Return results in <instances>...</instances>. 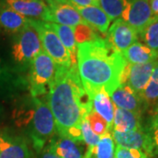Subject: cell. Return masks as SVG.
<instances>
[{
    "label": "cell",
    "mask_w": 158,
    "mask_h": 158,
    "mask_svg": "<svg viewBox=\"0 0 158 158\" xmlns=\"http://www.w3.org/2000/svg\"><path fill=\"white\" fill-rule=\"evenodd\" d=\"M47 98L57 134L77 142L84 141L80 125L92 111V102L81 82L77 64L69 68L56 65L55 77Z\"/></svg>",
    "instance_id": "1"
},
{
    "label": "cell",
    "mask_w": 158,
    "mask_h": 158,
    "mask_svg": "<svg viewBox=\"0 0 158 158\" xmlns=\"http://www.w3.org/2000/svg\"><path fill=\"white\" fill-rule=\"evenodd\" d=\"M144 129L151 142V157L158 158V104L150 110V114L144 126Z\"/></svg>",
    "instance_id": "25"
},
{
    "label": "cell",
    "mask_w": 158,
    "mask_h": 158,
    "mask_svg": "<svg viewBox=\"0 0 158 158\" xmlns=\"http://www.w3.org/2000/svg\"><path fill=\"white\" fill-rule=\"evenodd\" d=\"M144 128L141 114L114 107V116L112 130L117 132H129Z\"/></svg>",
    "instance_id": "18"
},
{
    "label": "cell",
    "mask_w": 158,
    "mask_h": 158,
    "mask_svg": "<svg viewBox=\"0 0 158 158\" xmlns=\"http://www.w3.org/2000/svg\"><path fill=\"white\" fill-rule=\"evenodd\" d=\"M80 129H81L83 141L86 143L88 148L94 147L95 145L98 144L100 136L97 135L96 134L92 131L90 123L87 119V116L82 119L81 125H80Z\"/></svg>",
    "instance_id": "30"
},
{
    "label": "cell",
    "mask_w": 158,
    "mask_h": 158,
    "mask_svg": "<svg viewBox=\"0 0 158 158\" xmlns=\"http://www.w3.org/2000/svg\"><path fill=\"white\" fill-rule=\"evenodd\" d=\"M55 74V62L47 53L41 51L31 62L27 75L31 96L38 98L48 94Z\"/></svg>",
    "instance_id": "5"
},
{
    "label": "cell",
    "mask_w": 158,
    "mask_h": 158,
    "mask_svg": "<svg viewBox=\"0 0 158 158\" xmlns=\"http://www.w3.org/2000/svg\"><path fill=\"white\" fill-rule=\"evenodd\" d=\"M115 158H149L147 154L139 149H131L116 146L115 148Z\"/></svg>",
    "instance_id": "31"
},
{
    "label": "cell",
    "mask_w": 158,
    "mask_h": 158,
    "mask_svg": "<svg viewBox=\"0 0 158 158\" xmlns=\"http://www.w3.org/2000/svg\"><path fill=\"white\" fill-rule=\"evenodd\" d=\"M98 3H99V2H98Z\"/></svg>",
    "instance_id": "37"
},
{
    "label": "cell",
    "mask_w": 158,
    "mask_h": 158,
    "mask_svg": "<svg viewBox=\"0 0 158 158\" xmlns=\"http://www.w3.org/2000/svg\"><path fill=\"white\" fill-rule=\"evenodd\" d=\"M102 10L106 12L111 20L121 17L127 6L128 0H98Z\"/></svg>",
    "instance_id": "26"
},
{
    "label": "cell",
    "mask_w": 158,
    "mask_h": 158,
    "mask_svg": "<svg viewBox=\"0 0 158 158\" xmlns=\"http://www.w3.org/2000/svg\"><path fill=\"white\" fill-rule=\"evenodd\" d=\"M52 1H54V2H56V3H62V4H70V5H71V3H70V1H69V0H52Z\"/></svg>",
    "instance_id": "35"
},
{
    "label": "cell",
    "mask_w": 158,
    "mask_h": 158,
    "mask_svg": "<svg viewBox=\"0 0 158 158\" xmlns=\"http://www.w3.org/2000/svg\"><path fill=\"white\" fill-rule=\"evenodd\" d=\"M25 137L9 128L0 129V158H30Z\"/></svg>",
    "instance_id": "10"
},
{
    "label": "cell",
    "mask_w": 158,
    "mask_h": 158,
    "mask_svg": "<svg viewBox=\"0 0 158 158\" xmlns=\"http://www.w3.org/2000/svg\"><path fill=\"white\" fill-rule=\"evenodd\" d=\"M30 25V19L12 10L6 4L0 6V29L7 34H16Z\"/></svg>",
    "instance_id": "16"
},
{
    "label": "cell",
    "mask_w": 158,
    "mask_h": 158,
    "mask_svg": "<svg viewBox=\"0 0 158 158\" xmlns=\"http://www.w3.org/2000/svg\"><path fill=\"white\" fill-rule=\"evenodd\" d=\"M87 119L90 123L91 129L97 135L102 136L107 132H111V129L106 123V121L102 118L100 115L95 113L93 110L88 113Z\"/></svg>",
    "instance_id": "29"
},
{
    "label": "cell",
    "mask_w": 158,
    "mask_h": 158,
    "mask_svg": "<svg viewBox=\"0 0 158 158\" xmlns=\"http://www.w3.org/2000/svg\"><path fill=\"white\" fill-rule=\"evenodd\" d=\"M145 109L152 110L158 104V62L153 70L151 77L141 94Z\"/></svg>",
    "instance_id": "24"
},
{
    "label": "cell",
    "mask_w": 158,
    "mask_h": 158,
    "mask_svg": "<svg viewBox=\"0 0 158 158\" xmlns=\"http://www.w3.org/2000/svg\"><path fill=\"white\" fill-rule=\"evenodd\" d=\"M30 25L37 31L42 48L55 64L56 66L69 68L73 64L70 55L58 38L56 32L52 29L50 23L30 19Z\"/></svg>",
    "instance_id": "6"
},
{
    "label": "cell",
    "mask_w": 158,
    "mask_h": 158,
    "mask_svg": "<svg viewBox=\"0 0 158 158\" xmlns=\"http://www.w3.org/2000/svg\"><path fill=\"white\" fill-rule=\"evenodd\" d=\"M50 10L49 22L75 27L80 24L86 23L77 10L70 4L56 3L52 0H46Z\"/></svg>",
    "instance_id": "15"
},
{
    "label": "cell",
    "mask_w": 158,
    "mask_h": 158,
    "mask_svg": "<svg viewBox=\"0 0 158 158\" xmlns=\"http://www.w3.org/2000/svg\"><path fill=\"white\" fill-rule=\"evenodd\" d=\"M149 6L155 20H158V0H149Z\"/></svg>",
    "instance_id": "34"
},
{
    "label": "cell",
    "mask_w": 158,
    "mask_h": 158,
    "mask_svg": "<svg viewBox=\"0 0 158 158\" xmlns=\"http://www.w3.org/2000/svg\"><path fill=\"white\" fill-rule=\"evenodd\" d=\"M28 89L27 77L0 56V98L11 100Z\"/></svg>",
    "instance_id": "7"
},
{
    "label": "cell",
    "mask_w": 158,
    "mask_h": 158,
    "mask_svg": "<svg viewBox=\"0 0 158 158\" xmlns=\"http://www.w3.org/2000/svg\"><path fill=\"white\" fill-rule=\"evenodd\" d=\"M15 122L19 127H25L37 153L41 152L56 133L50 108L39 98L32 97L27 104L16 110Z\"/></svg>",
    "instance_id": "3"
},
{
    "label": "cell",
    "mask_w": 158,
    "mask_h": 158,
    "mask_svg": "<svg viewBox=\"0 0 158 158\" xmlns=\"http://www.w3.org/2000/svg\"><path fill=\"white\" fill-rule=\"evenodd\" d=\"M90 99L92 102V110L106 121L110 129L112 130L114 107L110 99V96L105 90H102L96 91L90 97Z\"/></svg>",
    "instance_id": "21"
},
{
    "label": "cell",
    "mask_w": 158,
    "mask_h": 158,
    "mask_svg": "<svg viewBox=\"0 0 158 158\" xmlns=\"http://www.w3.org/2000/svg\"><path fill=\"white\" fill-rule=\"evenodd\" d=\"M111 134L113 141L118 146L131 149H139L151 157V142L144 128L129 132L111 131Z\"/></svg>",
    "instance_id": "13"
},
{
    "label": "cell",
    "mask_w": 158,
    "mask_h": 158,
    "mask_svg": "<svg viewBox=\"0 0 158 158\" xmlns=\"http://www.w3.org/2000/svg\"><path fill=\"white\" fill-rule=\"evenodd\" d=\"M116 107L141 114L146 111L141 98L126 84H121L111 95Z\"/></svg>",
    "instance_id": "14"
},
{
    "label": "cell",
    "mask_w": 158,
    "mask_h": 158,
    "mask_svg": "<svg viewBox=\"0 0 158 158\" xmlns=\"http://www.w3.org/2000/svg\"><path fill=\"white\" fill-rule=\"evenodd\" d=\"M11 49L12 65L20 73L25 74L28 71L31 62L43 48L37 31L29 25L13 35Z\"/></svg>",
    "instance_id": "4"
},
{
    "label": "cell",
    "mask_w": 158,
    "mask_h": 158,
    "mask_svg": "<svg viewBox=\"0 0 158 158\" xmlns=\"http://www.w3.org/2000/svg\"><path fill=\"white\" fill-rule=\"evenodd\" d=\"M72 6H82V7H85V6H98L99 3L98 0H69Z\"/></svg>",
    "instance_id": "32"
},
{
    "label": "cell",
    "mask_w": 158,
    "mask_h": 158,
    "mask_svg": "<svg viewBox=\"0 0 158 158\" xmlns=\"http://www.w3.org/2000/svg\"><path fill=\"white\" fill-rule=\"evenodd\" d=\"M77 64L81 82L90 98L102 90L111 96L120 85L127 62L107 40L98 38L77 45Z\"/></svg>",
    "instance_id": "2"
},
{
    "label": "cell",
    "mask_w": 158,
    "mask_h": 158,
    "mask_svg": "<svg viewBox=\"0 0 158 158\" xmlns=\"http://www.w3.org/2000/svg\"><path fill=\"white\" fill-rule=\"evenodd\" d=\"M52 29L56 32L58 38L62 41L63 46L69 51L73 64H77V44L74 35V28L68 26H63L56 23H50Z\"/></svg>",
    "instance_id": "23"
},
{
    "label": "cell",
    "mask_w": 158,
    "mask_h": 158,
    "mask_svg": "<svg viewBox=\"0 0 158 158\" xmlns=\"http://www.w3.org/2000/svg\"><path fill=\"white\" fill-rule=\"evenodd\" d=\"M139 35L145 45L158 52V20L148 26Z\"/></svg>",
    "instance_id": "28"
},
{
    "label": "cell",
    "mask_w": 158,
    "mask_h": 158,
    "mask_svg": "<svg viewBox=\"0 0 158 158\" xmlns=\"http://www.w3.org/2000/svg\"><path fill=\"white\" fill-rule=\"evenodd\" d=\"M128 64H144L158 61V52L149 48L141 42H135L122 53Z\"/></svg>",
    "instance_id": "20"
},
{
    "label": "cell",
    "mask_w": 158,
    "mask_h": 158,
    "mask_svg": "<svg viewBox=\"0 0 158 158\" xmlns=\"http://www.w3.org/2000/svg\"><path fill=\"white\" fill-rule=\"evenodd\" d=\"M73 7L85 22L89 24L90 27L97 29L101 34L107 33L111 19L101 8L94 6L85 7L73 6Z\"/></svg>",
    "instance_id": "19"
},
{
    "label": "cell",
    "mask_w": 158,
    "mask_h": 158,
    "mask_svg": "<svg viewBox=\"0 0 158 158\" xmlns=\"http://www.w3.org/2000/svg\"><path fill=\"white\" fill-rule=\"evenodd\" d=\"M40 154V158H61L53 152L48 146H46Z\"/></svg>",
    "instance_id": "33"
},
{
    "label": "cell",
    "mask_w": 158,
    "mask_h": 158,
    "mask_svg": "<svg viewBox=\"0 0 158 158\" xmlns=\"http://www.w3.org/2000/svg\"><path fill=\"white\" fill-rule=\"evenodd\" d=\"M74 35L77 41V44H82L85 42H88L90 40L101 38L97 33L95 28L90 27L89 24H80L74 27Z\"/></svg>",
    "instance_id": "27"
},
{
    "label": "cell",
    "mask_w": 158,
    "mask_h": 158,
    "mask_svg": "<svg viewBox=\"0 0 158 158\" xmlns=\"http://www.w3.org/2000/svg\"><path fill=\"white\" fill-rule=\"evenodd\" d=\"M80 143L56 133L47 146L61 158H84L85 154L79 146Z\"/></svg>",
    "instance_id": "17"
},
{
    "label": "cell",
    "mask_w": 158,
    "mask_h": 158,
    "mask_svg": "<svg viewBox=\"0 0 158 158\" xmlns=\"http://www.w3.org/2000/svg\"><path fill=\"white\" fill-rule=\"evenodd\" d=\"M121 19L134 27L138 35L155 20L149 0H128Z\"/></svg>",
    "instance_id": "8"
},
{
    "label": "cell",
    "mask_w": 158,
    "mask_h": 158,
    "mask_svg": "<svg viewBox=\"0 0 158 158\" xmlns=\"http://www.w3.org/2000/svg\"><path fill=\"white\" fill-rule=\"evenodd\" d=\"M115 145L111 132L100 136L98 144L88 148L84 158H115Z\"/></svg>",
    "instance_id": "22"
},
{
    "label": "cell",
    "mask_w": 158,
    "mask_h": 158,
    "mask_svg": "<svg viewBox=\"0 0 158 158\" xmlns=\"http://www.w3.org/2000/svg\"><path fill=\"white\" fill-rule=\"evenodd\" d=\"M106 40L115 50L123 53L138 41V34L128 23L118 18L109 28Z\"/></svg>",
    "instance_id": "11"
},
{
    "label": "cell",
    "mask_w": 158,
    "mask_h": 158,
    "mask_svg": "<svg viewBox=\"0 0 158 158\" xmlns=\"http://www.w3.org/2000/svg\"><path fill=\"white\" fill-rule=\"evenodd\" d=\"M4 1H6V0H4Z\"/></svg>",
    "instance_id": "38"
},
{
    "label": "cell",
    "mask_w": 158,
    "mask_h": 158,
    "mask_svg": "<svg viewBox=\"0 0 158 158\" xmlns=\"http://www.w3.org/2000/svg\"><path fill=\"white\" fill-rule=\"evenodd\" d=\"M5 3L25 17L49 23L50 10L44 0H6Z\"/></svg>",
    "instance_id": "12"
},
{
    "label": "cell",
    "mask_w": 158,
    "mask_h": 158,
    "mask_svg": "<svg viewBox=\"0 0 158 158\" xmlns=\"http://www.w3.org/2000/svg\"><path fill=\"white\" fill-rule=\"evenodd\" d=\"M3 113H4V110H3V108H2V106H0V118L3 116Z\"/></svg>",
    "instance_id": "36"
},
{
    "label": "cell",
    "mask_w": 158,
    "mask_h": 158,
    "mask_svg": "<svg viewBox=\"0 0 158 158\" xmlns=\"http://www.w3.org/2000/svg\"><path fill=\"white\" fill-rule=\"evenodd\" d=\"M157 62L158 61H155L144 64L127 63L122 73L120 85L126 84L128 85L141 98V94L151 77L153 70Z\"/></svg>",
    "instance_id": "9"
}]
</instances>
